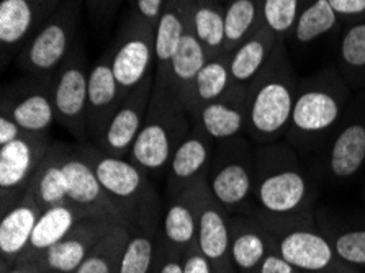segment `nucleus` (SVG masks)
Segmentation results:
<instances>
[{
  "instance_id": "17",
  "label": "nucleus",
  "mask_w": 365,
  "mask_h": 273,
  "mask_svg": "<svg viewBox=\"0 0 365 273\" xmlns=\"http://www.w3.org/2000/svg\"><path fill=\"white\" fill-rule=\"evenodd\" d=\"M231 215L210 192L207 178L198 183L197 244L212 262L215 273L236 270L231 260Z\"/></svg>"
},
{
  "instance_id": "46",
  "label": "nucleus",
  "mask_w": 365,
  "mask_h": 273,
  "mask_svg": "<svg viewBox=\"0 0 365 273\" xmlns=\"http://www.w3.org/2000/svg\"><path fill=\"white\" fill-rule=\"evenodd\" d=\"M4 273H48L41 260H31V262H16L7 272Z\"/></svg>"
},
{
  "instance_id": "34",
  "label": "nucleus",
  "mask_w": 365,
  "mask_h": 273,
  "mask_svg": "<svg viewBox=\"0 0 365 273\" xmlns=\"http://www.w3.org/2000/svg\"><path fill=\"white\" fill-rule=\"evenodd\" d=\"M193 28L207 59L223 54L225 48V4L218 0L193 2Z\"/></svg>"
},
{
  "instance_id": "43",
  "label": "nucleus",
  "mask_w": 365,
  "mask_h": 273,
  "mask_svg": "<svg viewBox=\"0 0 365 273\" xmlns=\"http://www.w3.org/2000/svg\"><path fill=\"white\" fill-rule=\"evenodd\" d=\"M254 273H302V272H298L295 267L290 265L289 262L282 257L277 250H274V252H270L267 257L262 260V264L257 267Z\"/></svg>"
},
{
  "instance_id": "44",
  "label": "nucleus",
  "mask_w": 365,
  "mask_h": 273,
  "mask_svg": "<svg viewBox=\"0 0 365 273\" xmlns=\"http://www.w3.org/2000/svg\"><path fill=\"white\" fill-rule=\"evenodd\" d=\"M156 273H184L182 269V257L164 246L161 241V247H159V260Z\"/></svg>"
},
{
  "instance_id": "50",
  "label": "nucleus",
  "mask_w": 365,
  "mask_h": 273,
  "mask_svg": "<svg viewBox=\"0 0 365 273\" xmlns=\"http://www.w3.org/2000/svg\"><path fill=\"white\" fill-rule=\"evenodd\" d=\"M226 273H237L236 270H231V272H226Z\"/></svg>"
},
{
  "instance_id": "23",
  "label": "nucleus",
  "mask_w": 365,
  "mask_h": 273,
  "mask_svg": "<svg viewBox=\"0 0 365 273\" xmlns=\"http://www.w3.org/2000/svg\"><path fill=\"white\" fill-rule=\"evenodd\" d=\"M71 153L73 144L53 141L41 164L38 165L36 174L31 178L26 197H30L43 211L51 206L69 203L66 164Z\"/></svg>"
},
{
  "instance_id": "14",
  "label": "nucleus",
  "mask_w": 365,
  "mask_h": 273,
  "mask_svg": "<svg viewBox=\"0 0 365 273\" xmlns=\"http://www.w3.org/2000/svg\"><path fill=\"white\" fill-rule=\"evenodd\" d=\"M64 0H2L0 2V51L2 68L16 59Z\"/></svg>"
},
{
  "instance_id": "16",
  "label": "nucleus",
  "mask_w": 365,
  "mask_h": 273,
  "mask_svg": "<svg viewBox=\"0 0 365 273\" xmlns=\"http://www.w3.org/2000/svg\"><path fill=\"white\" fill-rule=\"evenodd\" d=\"M154 79L156 72L148 76L140 86L125 96L121 100L117 113L105 128L102 138L96 144L103 153L115 158L128 159L138 136H140L143 123H145L149 102H151Z\"/></svg>"
},
{
  "instance_id": "15",
  "label": "nucleus",
  "mask_w": 365,
  "mask_h": 273,
  "mask_svg": "<svg viewBox=\"0 0 365 273\" xmlns=\"http://www.w3.org/2000/svg\"><path fill=\"white\" fill-rule=\"evenodd\" d=\"M66 175H68V202L87 220H105L130 226L128 215L105 192L92 167L76 154L74 144L73 153L66 164Z\"/></svg>"
},
{
  "instance_id": "41",
  "label": "nucleus",
  "mask_w": 365,
  "mask_h": 273,
  "mask_svg": "<svg viewBox=\"0 0 365 273\" xmlns=\"http://www.w3.org/2000/svg\"><path fill=\"white\" fill-rule=\"evenodd\" d=\"M342 25L365 20V0H331Z\"/></svg>"
},
{
  "instance_id": "51",
  "label": "nucleus",
  "mask_w": 365,
  "mask_h": 273,
  "mask_svg": "<svg viewBox=\"0 0 365 273\" xmlns=\"http://www.w3.org/2000/svg\"><path fill=\"white\" fill-rule=\"evenodd\" d=\"M49 273H56V272H49Z\"/></svg>"
},
{
  "instance_id": "29",
  "label": "nucleus",
  "mask_w": 365,
  "mask_h": 273,
  "mask_svg": "<svg viewBox=\"0 0 365 273\" xmlns=\"http://www.w3.org/2000/svg\"><path fill=\"white\" fill-rule=\"evenodd\" d=\"M193 2L195 0L190 2L185 19L184 35L180 38L179 48H177L173 61H170L168 74L159 76L169 82V86L173 87V91L179 96V98L184 96V92L189 88L192 81L195 79L198 71L207 63V56H205L202 44L198 41L195 28H193Z\"/></svg>"
},
{
  "instance_id": "47",
  "label": "nucleus",
  "mask_w": 365,
  "mask_h": 273,
  "mask_svg": "<svg viewBox=\"0 0 365 273\" xmlns=\"http://www.w3.org/2000/svg\"><path fill=\"white\" fill-rule=\"evenodd\" d=\"M351 270H354L352 267H351V269H347L346 272H339V273H349ZM308 273H336V272H308Z\"/></svg>"
},
{
  "instance_id": "20",
  "label": "nucleus",
  "mask_w": 365,
  "mask_h": 273,
  "mask_svg": "<svg viewBox=\"0 0 365 273\" xmlns=\"http://www.w3.org/2000/svg\"><path fill=\"white\" fill-rule=\"evenodd\" d=\"M249 87L231 86L223 96L198 110L192 125L200 126L215 141L246 135Z\"/></svg>"
},
{
  "instance_id": "33",
  "label": "nucleus",
  "mask_w": 365,
  "mask_h": 273,
  "mask_svg": "<svg viewBox=\"0 0 365 273\" xmlns=\"http://www.w3.org/2000/svg\"><path fill=\"white\" fill-rule=\"evenodd\" d=\"M341 25L331 0H303L289 41L307 46L339 30Z\"/></svg>"
},
{
  "instance_id": "2",
  "label": "nucleus",
  "mask_w": 365,
  "mask_h": 273,
  "mask_svg": "<svg viewBox=\"0 0 365 273\" xmlns=\"http://www.w3.org/2000/svg\"><path fill=\"white\" fill-rule=\"evenodd\" d=\"M317 182L312 169L285 139L256 146L254 210L259 213L269 216L309 213L318 195Z\"/></svg>"
},
{
  "instance_id": "9",
  "label": "nucleus",
  "mask_w": 365,
  "mask_h": 273,
  "mask_svg": "<svg viewBox=\"0 0 365 273\" xmlns=\"http://www.w3.org/2000/svg\"><path fill=\"white\" fill-rule=\"evenodd\" d=\"M84 0H64L41 30L16 56L24 74L53 77L77 43V30Z\"/></svg>"
},
{
  "instance_id": "48",
  "label": "nucleus",
  "mask_w": 365,
  "mask_h": 273,
  "mask_svg": "<svg viewBox=\"0 0 365 273\" xmlns=\"http://www.w3.org/2000/svg\"><path fill=\"white\" fill-rule=\"evenodd\" d=\"M349 273H362V272H361V270H356V269H354V270H351Z\"/></svg>"
},
{
  "instance_id": "12",
  "label": "nucleus",
  "mask_w": 365,
  "mask_h": 273,
  "mask_svg": "<svg viewBox=\"0 0 365 273\" xmlns=\"http://www.w3.org/2000/svg\"><path fill=\"white\" fill-rule=\"evenodd\" d=\"M53 86L54 76L21 74L2 87L0 111L16 121L26 133H49L56 123Z\"/></svg>"
},
{
  "instance_id": "10",
  "label": "nucleus",
  "mask_w": 365,
  "mask_h": 273,
  "mask_svg": "<svg viewBox=\"0 0 365 273\" xmlns=\"http://www.w3.org/2000/svg\"><path fill=\"white\" fill-rule=\"evenodd\" d=\"M112 66L121 96L156 72V28L135 12L125 14L112 43Z\"/></svg>"
},
{
  "instance_id": "5",
  "label": "nucleus",
  "mask_w": 365,
  "mask_h": 273,
  "mask_svg": "<svg viewBox=\"0 0 365 273\" xmlns=\"http://www.w3.org/2000/svg\"><path fill=\"white\" fill-rule=\"evenodd\" d=\"M74 150L92 167L105 192L125 210L130 226L159 222L161 202L145 170L130 159L103 153L91 141L76 143Z\"/></svg>"
},
{
  "instance_id": "45",
  "label": "nucleus",
  "mask_w": 365,
  "mask_h": 273,
  "mask_svg": "<svg viewBox=\"0 0 365 273\" xmlns=\"http://www.w3.org/2000/svg\"><path fill=\"white\" fill-rule=\"evenodd\" d=\"M25 133L26 131L24 128L10 118V116L0 113V146L14 141V139L20 138L21 135H25Z\"/></svg>"
},
{
  "instance_id": "21",
  "label": "nucleus",
  "mask_w": 365,
  "mask_h": 273,
  "mask_svg": "<svg viewBox=\"0 0 365 273\" xmlns=\"http://www.w3.org/2000/svg\"><path fill=\"white\" fill-rule=\"evenodd\" d=\"M115 225L118 222L105 220L79 221L63 241L43 254L40 260L44 269L48 273H74Z\"/></svg>"
},
{
  "instance_id": "25",
  "label": "nucleus",
  "mask_w": 365,
  "mask_h": 273,
  "mask_svg": "<svg viewBox=\"0 0 365 273\" xmlns=\"http://www.w3.org/2000/svg\"><path fill=\"white\" fill-rule=\"evenodd\" d=\"M43 210L30 197H25L2 215L0 222V273L7 272L29 246L33 230Z\"/></svg>"
},
{
  "instance_id": "24",
  "label": "nucleus",
  "mask_w": 365,
  "mask_h": 273,
  "mask_svg": "<svg viewBox=\"0 0 365 273\" xmlns=\"http://www.w3.org/2000/svg\"><path fill=\"white\" fill-rule=\"evenodd\" d=\"M198 183L189 190L169 197L168 208L163 215L161 241L170 252L180 257L197 241Z\"/></svg>"
},
{
  "instance_id": "42",
  "label": "nucleus",
  "mask_w": 365,
  "mask_h": 273,
  "mask_svg": "<svg viewBox=\"0 0 365 273\" xmlns=\"http://www.w3.org/2000/svg\"><path fill=\"white\" fill-rule=\"evenodd\" d=\"M165 4H168V0H131L130 10L156 28Z\"/></svg>"
},
{
  "instance_id": "3",
  "label": "nucleus",
  "mask_w": 365,
  "mask_h": 273,
  "mask_svg": "<svg viewBox=\"0 0 365 273\" xmlns=\"http://www.w3.org/2000/svg\"><path fill=\"white\" fill-rule=\"evenodd\" d=\"M287 41H277L269 63L249 83L246 136L256 144L282 141L295 105L298 82Z\"/></svg>"
},
{
  "instance_id": "28",
  "label": "nucleus",
  "mask_w": 365,
  "mask_h": 273,
  "mask_svg": "<svg viewBox=\"0 0 365 273\" xmlns=\"http://www.w3.org/2000/svg\"><path fill=\"white\" fill-rule=\"evenodd\" d=\"M231 86L233 82L230 74V54L223 53L213 59H207L189 88L180 97L190 120L193 121L198 110L223 96Z\"/></svg>"
},
{
  "instance_id": "31",
  "label": "nucleus",
  "mask_w": 365,
  "mask_h": 273,
  "mask_svg": "<svg viewBox=\"0 0 365 273\" xmlns=\"http://www.w3.org/2000/svg\"><path fill=\"white\" fill-rule=\"evenodd\" d=\"M130 227L131 236L121 257L120 273H156L161 226L159 222H145Z\"/></svg>"
},
{
  "instance_id": "22",
  "label": "nucleus",
  "mask_w": 365,
  "mask_h": 273,
  "mask_svg": "<svg viewBox=\"0 0 365 273\" xmlns=\"http://www.w3.org/2000/svg\"><path fill=\"white\" fill-rule=\"evenodd\" d=\"M231 260L237 273H254L270 252L275 237L254 215H231Z\"/></svg>"
},
{
  "instance_id": "18",
  "label": "nucleus",
  "mask_w": 365,
  "mask_h": 273,
  "mask_svg": "<svg viewBox=\"0 0 365 273\" xmlns=\"http://www.w3.org/2000/svg\"><path fill=\"white\" fill-rule=\"evenodd\" d=\"M112 44L98 56L92 64L88 74V97H87V136L88 141L97 144L105 128L117 113L123 96L115 77L112 66Z\"/></svg>"
},
{
  "instance_id": "30",
  "label": "nucleus",
  "mask_w": 365,
  "mask_h": 273,
  "mask_svg": "<svg viewBox=\"0 0 365 273\" xmlns=\"http://www.w3.org/2000/svg\"><path fill=\"white\" fill-rule=\"evenodd\" d=\"M336 68L354 93L365 91V20L344 25L337 41Z\"/></svg>"
},
{
  "instance_id": "49",
  "label": "nucleus",
  "mask_w": 365,
  "mask_h": 273,
  "mask_svg": "<svg viewBox=\"0 0 365 273\" xmlns=\"http://www.w3.org/2000/svg\"><path fill=\"white\" fill-rule=\"evenodd\" d=\"M218 2H221V4H226V2H228V0H218Z\"/></svg>"
},
{
  "instance_id": "36",
  "label": "nucleus",
  "mask_w": 365,
  "mask_h": 273,
  "mask_svg": "<svg viewBox=\"0 0 365 273\" xmlns=\"http://www.w3.org/2000/svg\"><path fill=\"white\" fill-rule=\"evenodd\" d=\"M329 239L331 246L341 262L352 269H365V221L359 222H324L318 225Z\"/></svg>"
},
{
  "instance_id": "27",
  "label": "nucleus",
  "mask_w": 365,
  "mask_h": 273,
  "mask_svg": "<svg viewBox=\"0 0 365 273\" xmlns=\"http://www.w3.org/2000/svg\"><path fill=\"white\" fill-rule=\"evenodd\" d=\"M87 218L69 203L51 206V208L44 210L36 222L35 230H33L29 246H26L24 254L20 255V259L16 262L40 260L44 252H48L59 241H63L74 230L77 222Z\"/></svg>"
},
{
  "instance_id": "37",
  "label": "nucleus",
  "mask_w": 365,
  "mask_h": 273,
  "mask_svg": "<svg viewBox=\"0 0 365 273\" xmlns=\"http://www.w3.org/2000/svg\"><path fill=\"white\" fill-rule=\"evenodd\" d=\"M261 24L259 0H228L225 4V48L230 54Z\"/></svg>"
},
{
  "instance_id": "19",
  "label": "nucleus",
  "mask_w": 365,
  "mask_h": 273,
  "mask_svg": "<svg viewBox=\"0 0 365 273\" xmlns=\"http://www.w3.org/2000/svg\"><path fill=\"white\" fill-rule=\"evenodd\" d=\"M215 143L217 141L210 138L200 126H192L190 133L170 159L165 183L169 197L189 190L190 187L207 178Z\"/></svg>"
},
{
  "instance_id": "26",
  "label": "nucleus",
  "mask_w": 365,
  "mask_h": 273,
  "mask_svg": "<svg viewBox=\"0 0 365 273\" xmlns=\"http://www.w3.org/2000/svg\"><path fill=\"white\" fill-rule=\"evenodd\" d=\"M277 36L261 21L237 48L230 53V74L233 86H249L272 56Z\"/></svg>"
},
{
  "instance_id": "7",
  "label": "nucleus",
  "mask_w": 365,
  "mask_h": 273,
  "mask_svg": "<svg viewBox=\"0 0 365 273\" xmlns=\"http://www.w3.org/2000/svg\"><path fill=\"white\" fill-rule=\"evenodd\" d=\"M256 144L246 135L217 141L207 174L213 197L230 215H247L254 210Z\"/></svg>"
},
{
  "instance_id": "40",
  "label": "nucleus",
  "mask_w": 365,
  "mask_h": 273,
  "mask_svg": "<svg viewBox=\"0 0 365 273\" xmlns=\"http://www.w3.org/2000/svg\"><path fill=\"white\" fill-rule=\"evenodd\" d=\"M182 269L184 273H215L212 262L202 252L197 241L182 255Z\"/></svg>"
},
{
  "instance_id": "32",
  "label": "nucleus",
  "mask_w": 365,
  "mask_h": 273,
  "mask_svg": "<svg viewBox=\"0 0 365 273\" xmlns=\"http://www.w3.org/2000/svg\"><path fill=\"white\" fill-rule=\"evenodd\" d=\"M192 0H168L156 25V74L165 76L184 35Z\"/></svg>"
},
{
  "instance_id": "8",
  "label": "nucleus",
  "mask_w": 365,
  "mask_h": 273,
  "mask_svg": "<svg viewBox=\"0 0 365 273\" xmlns=\"http://www.w3.org/2000/svg\"><path fill=\"white\" fill-rule=\"evenodd\" d=\"M317 180L344 183L365 167V91L356 92L333 136L308 164Z\"/></svg>"
},
{
  "instance_id": "35",
  "label": "nucleus",
  "mask_w": 365,
  "mask_h": 273,
  "mask_svg": "<svg viewBox=\"0 0 365 273\" xmlns=\"http://www.w3.org/2000/svg\"><path fill=\"white\" fill-rule=\"evenodd\" d=\"M130 236L131 227L128 225H115L74 273H120L121 257Z\"/></svg>"
},
{
  "instance_id": "6",
  "label": "nucleus",
  "mask_w": 365,
  "mask_h": 273,
  "mask_svg": "<svg viewBox=\"0 0 365 273\" xmlns=\"http://www.w3.org/2000/svg\"><path fill=\"white\" fill-rule=\"evenodd\" d=\"M272 232L277 252L298 272H346L351 269L337 257L329 239L318 226L313 211L295 216H269L251 211Z\"/></svg>"
},
{
  "instance_id": "39",
  "label": "nucleus",
  "mask_w": 365,
  "mask_h": 273,
  "mask_svg": "<svg viewBox=\"0 0 365 273\" xmlns=\"http://www.w3.org/2000/svg\"><path fill=\"white\" fill-rule=\"evenodd\" d=\"M123 2L125 0H84V7L92 26L97 31L107 30Z\"/></svg>"
},
{
  "instance_id": "1",
  "label": "nucleus",
  "mask_w": 365,
  "mask_h": 273,
  "mask_svg": "<svg viewBox=\"0 0 365 273\" xmlns=\"http://www.w3.org/2000/svg\"><path fill=\"white\" fill-rule=\"evenodd\" d=\"M354 92L336 64L298 82V92L284 139L308 163L333 136Z\"/></svg>"
},
{
  "instance_id": "38",
  "label": "nucleus",
  "mask_w": 365,
  "mask_h": 273,
  "mask_svg": "<svg viewBox=\"0 0 365 273\" xmlns=\"http://www.w3.org/2000/svg\"><path fill=\"white\" fill-rule=\"evenodd\" d=\"M303 0H259L261 21L275 33L277 40L289 43Z\"/></svg>"
},
{
  "instance_id": "11",
  "label": "nucleus",
  "mask_w": 365,
  "mask_h": 273,
  "mask_svg": "<svg viewBox=\"0 0 365 273\" xmlns=\"http://www.w3.org/2000/svg\"><path fill=\"white\" fill-rule=\"evenodd\" d=\"M88 69L86 49L81 41L54 74V110L56 123L64 128L76 143L88 141L87 136V97H88Z\"/></svg>"
},
{
  "instance_id": "4",
  "label": "nucleus",
  "mask_w": 365,
  "mask_h": 273,
  "mask_svg": "<svg viewBox=\"0 0 365 273\" xmlns=\"http://www.w3.org/2000/svg\"><path fill=\"white\" fill-rule=\"evenodd\" d=\"M192 126L179 96L164 77L156 76L145 123L128 159L148 175H163Z\"/></svg>"
},
{
  "instance_id": "13",
  "label": "nucleus",
  "mask_w": 365,
  "mask_h": 273,
  "mask_svg": "<svg viewBox=\"0 0 365 273\" xmlns=\"http://www.w3.org/2000/svg\"><path fill=\"white\" fill-rule=\"evenodd\" d=\"M49 133H25L0 146V200L2 215L20 202L29 192L38 165L51 148Z\"/></svg>"
}]
</instances>
